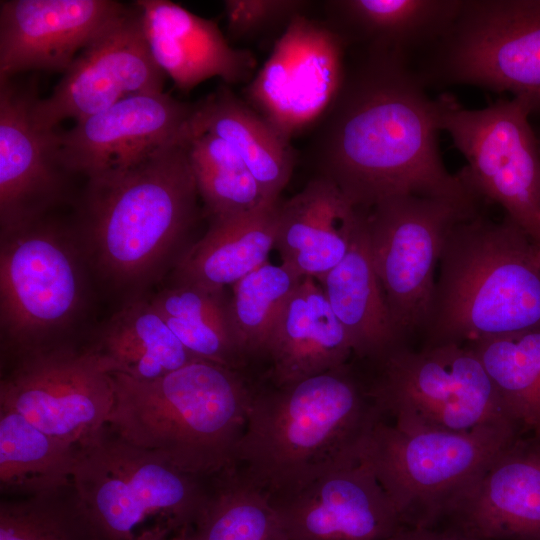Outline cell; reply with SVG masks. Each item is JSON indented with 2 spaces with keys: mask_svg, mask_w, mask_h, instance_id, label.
<instances>
[{
  "mask_svg": "<svg viewBox=\"0 0 540 540\" xmlns=\"http://www.w3.org/2000/svg\"><path fill=\"white\" fill-rule=\"evenodd\" d=\"M425 88L401 54L362 50L346 63L343 82L318 120L312 142L317 176L365 210L402 195L480 205L443 163L436 102Z\"/></svg>",
  "mask_w": 540,
  "mask_h": 540,
  "instance_id": "obj_1",
  "label": "cell"
},
{
  "mask_svg": "<svg viewBox=\"0 0 540 540\" xmlns=\"http://www.w3.org/2000/svg\"><path fill=\"white\" fill-rule=\"evenodd\" d=\"M198 197L184 138L87 179L72 223L92 277L121 304L148 294L186 250Z\"/></svg>",
  "mask_w": 540,
  "mask_h": 540,
  "instance_id": "obj_2",
  "label": "cell"
},
{
  "mask_svg": "<svg viewBox=\"0 0 540 540\" xmlns=\"http://www.w3.org/2000/svg\"><path fill=\"white\" fill-rule=\"evenodd\" d=\"M382 418L347 365L255 393L235 470L277 500L358 461Z\"/></svg>",
  "mask_w": 540,
  "mask_h": 540,
  "instance_id": "obj_3",
  "label": "cell"
},
{
  "mask_svg": "<svg viewBox=\"0 0 540 540\" xmlns=\"http://www.w3.org/2000/svg\"><path fill=\"white\" fill-rule=\"evenodd\" d=\"M112 378L109 431L198 478L236 468L255 394L236 369L197 359L151 381Z\"/></svg>",
  "mask_w": 540,
  "mask_h": 540,
  "instance_id": "obj_4",
  "label": "cell"
},
{
  "mask_svg": "<svg viewBox=\"0 0 540 540\" xmlns=\"http://www.w3.org/2000/svg\"><path fill=\"white\" fill-rule=\"evenodd\" d=\"M438 264L423 346L540 327L535 243L508 216L497 222L479 212L457 222Z\"/></svg>",
  "mask_w": 540,
  "mask_h": 540,
  "instance_id": "obj_5",
  "label": "cell"
},
{
  "mask_svg": "<svg viewBox=\"0 0 540 540\" xmlns=\"http://www.w3.org/2000/svg\"><path fill=\"white\" fill-rule=\"evenodd\" d=\"M105 429L77 451L68 499L90 540L191 533L208 498L200 478Z\"/></svg>",
  "mask_w": 540,
  "mask_h": 540,
  "instance_id": "obj_6",
  "label": "cell"
},
{
  "mask_svg": "<svg viewBox=\"0 0 540 540\" xmlns=\"http://www.w3.org/2000/svg\"><path fill=\"white\" fill-rule=\"evenodd\" d=\"M91 278L72 221L48 214L0 233L2 352L14 359L67 343L86 313Z\"/></svg>",
  "mask_w": 540,
  "mask_h": 540,
  "instance_id": "obj_7",
  "label": "cell"
},
{
  "mask_svg": "<svg viewBox=\"0 0 540 540\" xmlns=\"http://www.w3.org/2000/svg\"><path fill=\"white\" fill-rule=\"evenodd\" d=\"M521 435L493 427L455 433L405 430L383 417L365 439L369 464L406 527H436L492 459Z\"/></svg>",
  "mask_w": 540,
  "mask_h": 540,
  "instance_id": "obj_8",
  "label": "cell"
},
{
  "mask_svg": "<svg viewBox=\"0 0 540 540\" xmlns=\"http://www.w3.org/2000/svg\"><path fill=\"white\" fill-rule=\"evenodd\" d=\"M379 362L380 373L369 390L382 417L389 415L401 429L518 431L482 362L466 344L418 350L402 345Z\"/></svg>",
  "mask_w": 540,
  "mask_h": 540,
  "instance_id": "obj_9",
  "label": "cell"
},
{
  "mask_svg": "<svg viewBox=\"0 0 540 540\" xmlns=\"http://www.w3.org/2000/svg\"><path fill=\"white\" fill-rule=\"evenodd\" d=\"M435 102L440 130L467 161L458 176L539 243L540 150L529 118L531 95L500 99L482 109L464 108L449 94Z\"/></svg>",
  "mask_w": 540,
  "mask_h": 540,
  "instance_id": "obj_10",
  "label": "cell"
},
{
  "mask_svg": "<svg viewBox=\"0 0 540 540\" xmlns=\"http://www.w3.org/2000/svg\"><path fill=\"white\" fill-rule=\"evenodd\" d=\"M414 68L425 87L540 96V0H463L451 28Z\"/></svg>",
  "mask_w": 540,
  "mask_h": 540,
  "instance_id": "obj_11",
  "label": "cell"
},
{
  "mask_svg": "<svg viewBox=\"0 0 540 540\" xmlns=\"http://www.w3.org/2000/svg\"><path fill=\"white\" fill-rule=\"evenodd\" d=\"M479 212V204L416 195L388 198L368 210L373 264L402 344L424 329L451 228Z\"/></svg>",
  "mask_w": 540,
  "mask_h": 540,
  "instance_id": "obj_12",
  "label": "cell"
},
{
  "mask_svg": "<svg viewBox=\"0 0 540 540\" xmlns=\"http://www.w3.org/2000/svg\"><path fill=\"white\" fill-rule=\"evenodd\" d=\"M113 402L112 374L69 342L14 358L0 383L1 409L78 449L106 429Z\"/></svg>",
  "mask_w": 540,
  "mask_h": 540,
  "instance_id": "obj_13",
  "label": "cell"
},
{
  "mask_svg": "<svg viewBox=\"0 0 540 540\" xmlns=\"http://www.w3.org/2000/svg\"><path fill=\"white\" fill-rule=\"evenodd\" d=\"M348 46L329 22L295 16L249 81V106L289 142L316 123L335 98Z\"/></svg>",
  "mask_w": 540,
  "mask_h": 540,
  "instance_id": "obj_14",
  "label": "cell"
},
{
  "mask_svg": "<svg viewBox=\"0 0 540 540\" xmlns=\"http://www.w3.org/2000/svg\"><path fill=\"white\" fill-rule=\"evenodd\" d=\"M132 5L78 53L49 97L36 100L33 117L41 128L54 130L67 119L79 122L132 95L164 92L166 74Z\"/></svg>",
  "mask_w": 540,
  "mask_h": 540,
  "instance_id": "obj_15",
  "label": "cell"
},
{
  "mask_svg": "<svg viewBox=\"0 0 540 540\" xmlns=\"http://www.w3.org/2000/svg\"><path fill=\"white\" fill-rule=\"evenodd\" d=\"M35 83L0 81V233L50 213L68 196L72 176L63 164L58 131L33 117Z\"/></svg>",
  "mask_w": 540,
  "mask_h": 540,
  "instance_id": "obj_16",
  "label": "cell"
},
{
  "mask_svg": "<svg viewBox=\"0 0 540 540\" xmlns=\"http://www.w3.org/2000/svg\"><path fill=\"white\" fill-rule=\"evenodd\" d=\"M195 108L164 92L126 97L58 131L63 164L87 179L125 169L183 139Z\"/></svg>",
  "mask_w": 540,
  "mask_h": 540,
  "instance_id": "obj_17",
  "label": "cell"
},
{
  "mask_svg": "<svg viewBox=\"0 0 540 540\" xmlns=\"http://www.w3.org/2000/svg\"><path fill=\"white\" fill-rule=\"evenodd\" d=\"M436 527L465 540H540V436L499 452Z\"/></svg>",
  "mask_w": 540,
  "mask_h": 540,
  "instance_id": "obj_18",
  "label": "cell"
},
{
  "mask_svg": "<svg viewBox=\"0 0 540 540\" xmlns=\"http://www.w3.org/2000/svg\"><path fill=\"white\" fill-rule=\"evenodd\" d=\"M272 502L288 540H385L404 527L362 457Z\"/></svg>",
  "mask_w": 540,
  "mask_h": 540,
  "instance_id": "obj_19",
  "label": "cell"
},
{
  "mask_svg": "<svg viewBox=\"0 0 540 540\" xmlns=\"http://www.w3.org/2000/svg\"><path fill=\"white\" fill-rule=\"evenodd\" d=\"M126 8L111 0H2L0 81L32 70L64 73Z\"/></svg>",
  "mask_w": 540,
  "mask_h": 540,
  "instance_id": "obj_20",
  "label": "cell"
},
{
  "mask_svg": "<svg viewBox=\"0 0 540 540\" xmlns=\"http://www.w3.org/2000/svg\"><path fill=\"white\" fill-rule=\"evenodd\" d=\"M150 52L161 70L183 91L219 77L239 84L253 78L254 54L231 46L214 20L168 0H137Z\"/></svg>",
  "mask_w": 540,
  "mask_h": 540,
  "instance_id": "obj_21",
  "label": "cell"
},
{
  "mask_svg": "<svg viewBox=\"0 0 540 540\" xmlns=\"http://www.w3.org/2000/svg\"><path fill=\"white\" fill-rule=\"evenodd\" d=\"M364 211L329 179H311L280 204L275 247L282 263L319 281L345 257Z\"/></svg>",
  "mask_w": 540,
  "mask_h": 540,
  "instance_id": "obj_22",
  "label": "cell"
},
{
  "mask_svg": "<svg viewBox=\"0 0 540 540\" xmlns=\"http://www.w3.org/2000/svg\"><path fill=\"white\" fill-rule=\"evenodd\" d=\"M266 353L276 387L347 365L351 341L316 279L303 277L272 330Z\"/></svg>",
  "mask_w": 540,
  "mask_h": 540,
  "instance_id": "obj_23",
  "label": "cell"
},
{
  "mask_svg": "<svg viewBox=\"0 0 540 540\" xmlns=\"http://www.w3.org/2000/svg\"><path fill=\"white\" fill-rule=\"evenodd\" d=\"M463 0L327 1L328 21L363 50L401 54L411 60L433 47L451 28Z\"/></svg>",
  "mask_w": 540,
  "mask_h": 540,
  "instance_id": "obj_24",
  "label": "cell"
},
{
  "mask_svg": "<svg viewBox=\"0 0 540 540\" xmlns=\"http://www.w3.org/2000/svg\"><path fill=\"white\" fill-rule=\"evenodd\" d=\"M280 204L210 218L206 233L172 269V283L224 291L265 264L275 247Z\"/></svg>",
  "mask_w": 540,
  "mask_h": 540,
  "instance_id": "obj_25",
  "label": "cell"
},
{
  "mask_svg": "<svg viewBox=\"0 0 540 540\" xmlns=\"http://www.w3.org/2000/svg\"><path fill=\"white\" fill-rule=\"evenodd\" d=\"M364 211L339 264L318 282L359 357L381 360L402 346L373 264Z\"/></svg>",
  "mask_w": 540,
  "mask_h": 540,
  "instance_id": "obj_26",
  "label": "cell"
},
{
  "mask_svg": "<svg viewBox=\"0 0 540 540\" xmlns=\"http://www.w3.org/2000/svg\"><path fill=\"white\" fill-rule=\"evenodd\" d=\"M187 129L213 134L228 143L245 162L264 198L279 201L294 167L289 142L227 84L196 103Z\"/></svg>",
  "mask_w": 540,
  "mask_h": 540,
  "instance_id": "obj_27",
  "label": "cell"
},
{
  "mask_svg": "<svg viewBox=\"0 0 540 540\" xmlns=\"http://www.w3.org/2000/svg\"><path fill=\"white\" fill-rule=\"evenodd\" d=\"M111 374L151 381L197 360L146 294L121 304L86 346Z\"/></svg>",
  "mask_w": 540,
  "mask_h": 540,
  "instance_id": "obj_28",
  "label": "cell"
},
{
  "mask_svg": "<svg viewBox=\"0 0 540 540\" xmlns=\"http://www.w3.org/2000/svg\"><path fill=\"white\" fill-rule=\"evenodd\" d=\"M78 448L17 412L0 408V486L27 497L58 494L72 483Z\"/></svg>",
  "mask_w": 540,
  "mask_h": 540,
  "instance_id": "obj_29",
  "label": "cell"
},
{
  "mask_svg": "<svg viewBox=\"0 0 540 540\" xmlns=\"http://www.w3.org/2000/svg\"><path fill=\"white\" fill-rule=\"evenodd\" d=\"M150 299L195 358L238 369L245 355L235 337L224 291L171 282Z\"/></svg>",
  "mask_w": 540,
  "mask_h": 540,
  "instance_id": "obj_30",
  "label": "cell"
},
{
  "mask_svg": "<svg viewBox=\"0 0 540 540\" xmlns=\"http://www.w3.org/2000/svg\"><path fill=\"white\" fill-rule=\"evenodd\" d=\"M468 345L521 435L540 436V327Z\"/></svg>",
  "mask_w": 540,
  "mask_h": 540,
  "instance_id": "obj_31",
  "label": "cell"
},
{
  "mask_svg": "<svg viewBox=\"0 0 540 540\" xmlns=\"http://www.w3.org/2000/svg\"><path fill=\"white\" fill-rule=\"evenodd\" d=\"M218 478L191 532L195 540H288L269 496L235 469Z\"/></svg>",
  "mask_w": 540,
  "mask_h": 540,
  "instance_id": "obj_32",
  "label": "cell"
},
{
  "mask_svg": "<svg viewBox=\"0 0 540 540\" xmlns=\"http://www.w3.org/2000/svg\"><path fill=\"white\" fill-rule=\"evenodd\" d=\"M185 144L199 197L210 218L272 203L264 198L242 158L224 140L186 128Z\"/></svg>",
  "mask_w": 540,
  "mask_h": 540,
  "instance_id": "obj_33",
  "label": "cell"
},
{
  "mask_svg": "<svg viewBox=\"0 0 540 540\" xmlns=\"http://www.w3.org/2000/svg\"><path fill=\"white\" fill-rule=\"evenodd\" d=\"M302 279L283 263L266 262L232 286L230 318L244 355L266 353L272 330Z\"/></svg>",
  "mask_w": 540,
  "mask_h": 540,
  "instance_id": "obj_34",
  "label": "cell"
},
{
  "mask_svg": "<svg viewBox=\"0 0 540 540\" xmlns=\"http://www.w3.org/2000/svg\"><path fill=\"white\" fill-rule=\"evenodd\" d=\"M62 493L2 501L0 540H90Z\"/></svg>",
  "mask_w": 540,
  "mask_h": 540,
  "instance_id": "obj_35",
  "label": "cell"
},
{
  "mask_svg": "<svg viewBox=\"0 0 540 540\" xmlns=\"http://www.w3.org/2000/svg\"><path fill=\"white\" fill-rule=\"evenodd\" d=\"M310 2L301 0H227L224 1L227 29L237 40L252 39L269 30L287 26L304 14Z\"/></svg>",
  "mask_w": 540,
  "mask_h": 540,
  "instance_id": "obj_36",
  "label": "cell"
},
{
  "mask_svg": "<svg viewBox=\"0 0 540 540\" xmlns=\"http://www.w3.org/2000/svg\"><path fill=\"white\" fill-rule=\"evenodd\" d=\"M385 540H465L438 527H401Z\"/></svg>",
  "mask_w": 540,
  "mask_h": 540,
  "instance_id": "obj_37",
  "label": "cell"
},
{
  "mask_svg": "<svg viewBox=\"0 0 540 540\" xmlns=\"http://www.w3.org/2000/svg\"><path fill=\"white\" fill-rule=\"evenodd\" d=\"M531 99L532 107L529 118L540 150V96H531Z\"/></svg>",
  "mask_w": 540,
  "mask_h": 540,
  "instance_id": "obj_38",
  "label": "cell"
},
{
  "mask_svg": "<svg viewBox=\"0 0 540 540\" xmlns=\"http://www.w3.org/2000/svg\"><path fill=\"white\" fill-rule=\"evenodd\" d=\"M161 540H195V538L192 536L191 533H188V534L170 536L167 538H163Z\"/></svg>",
  "mask_w": 540,
  "mask_h": 540,
  "instance_id": "obj_39",
  "label": "cell"
},
{
  "mask_svg": "<svg viewBox=\"0 0 540 540\" xmlns=\"http://www.w3.org/2000/svg\"><path fill=\"white\" fill-rule=\"evenodd\" d=\"M535 254H536L537 263H538V265L540 267V242L535 243Z\"/></svg>",
  "mask_w": 540,
  "mask_h": 540,
  "instance_id": "obj_40",
  "label": "cell"
}]
</instances>
